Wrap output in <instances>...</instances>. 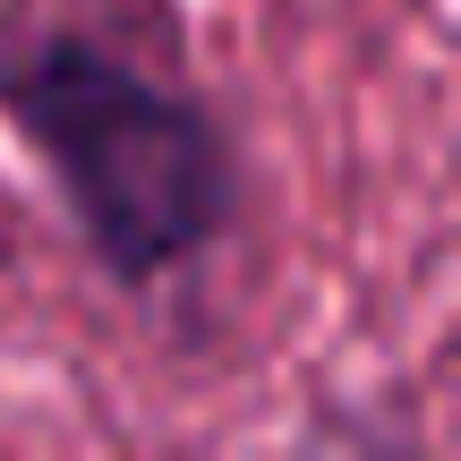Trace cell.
<instances>
[{"mask_svg":"<svg viewBox=\"0 0 461 461\" xmlns=\"http://www.w3.org/2000/svg\"><path fill=\"white\" fill-rule=\"evenodd\" d=\"M0 120L120 282L197 265L240 214V146L214 103L86 0H0Z\"/></svg>","mask_w":461,"mask_h":461,"instance_id":"obj_1","label":"cell"}]
</instances>
